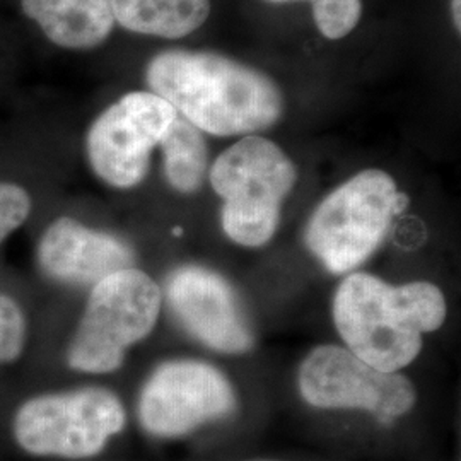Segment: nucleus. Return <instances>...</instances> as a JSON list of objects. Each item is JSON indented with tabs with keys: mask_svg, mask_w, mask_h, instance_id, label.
<instances>
[{
	"mask_svg": "<svg viewBox=\"0 0 461 461\" xmlns=\"http://www.w3.org/2000/svg\"><path fill=\"white\" fill-rule=\"evenodd\" d=\"M146 79L150 93L198 131L217 137L265 131L284 108L270 77L209 51H161L149 62Z\"/></svg>",
	"mask_w": 461,
	"mask_h": 461,
	"instance_id": "nucleus-1",
	"label": "nucleus"
},
{
	"mask_svg": "<svg viewBox=\"0 0 461 461\" xmlns=\"http://www.w3.org/2000/svg\"><path fill=\"white\" fill-rule=\"evenodd\" d=\"M161 289L139 268H125L95 284L67 364L79 373H113L127 350L146 339L161 312Z\"/></svg>",
	"mask_w": 461,
	"mask_h": 461,
	"instance_id": "nucleus-4",
	"label": "nucleus"
},
{
	"mask_svg": "<svg viewBox=\"0 0 461 461\" xmlns=\"http://www.w3.org/2000/svg\"><path fill=\"white\" fill-rule=\"evenodd\" d=\"M460 2L461 0H451V9H453V21L456 24V30L460 32Z\"/></svg>",
	"mask_w": 461,
	"mask_h": 461,
	"instance_id": "nucleus-18",
	"label": "nucleus"
},
{
	"mask_svg": "<svg viewBox=\"0 0 461 461\" xmlns=\"http://www.w3.org/2000/svg\"><path fill=\"white\" fill-rule=\"evenodd\" d=\"M403 205L405 197L388 173L366 169L316 207L306 245L330 272L347 274L373 255Z\"/></svg>",
	"mask_w": 461,
	"mask_h": 461,
	"instance_id": "nucleus-5",
	"label": "nucleus"
},
{
	"mask_svg": "<svg viewBox=\"0 0 461 461\" xmlns=\"http://www.w3.org/2000/svg\"><path fill=\"white\" fill-rule=\"evenodd\" d=\"M123 428L122 402L96 386L33 396L13 419V436L23 451L68 460L98 455Z\"/></svg>",
	"mask_w": 461,
	"mask_h": 461,
	"instance_id": "nucleus-6",
	"label": "nucleus"
},
{
	"mask_svg": "<svg viewBox=\"0 0 461 461\" xmlns=\"http://www.w3.org/2000/svg\"><path fill=\"white\" fill-rule=\"evenodd\" d=\"M28 339V321L14 297L0 294V364L16 363Z\"/></svg>",
	"mask_w": 461,
	"mask_h": 461,
	"instance_id": "nucleus-16",
	"label": "nucleus"
},
{
	"mask_svg": "<svg viewBox=\"0 0 461 461\" xmlns=\"http://www.w3.org/2000/svg\"><path fill=\"white\" fill-rule=\"evenodd\" d=\"M159 146L167 183L182 194L197 192L203 182L209 158L205 140L197 127L176 115Z\"/></svg>",
	"mask_w": 461,
	"mask_h": 461,
	"instance_id": "nucleus-14",
	"label": "nucleus"
},
{
	"mask_svg": "<svg viewBox=\"0 0 461 461\" xmlns=\"http://www.w3.org/2000/svg\"><path fill=\"white\" fill-rule=\"evenodd\" d=\"M445 318V296L429 282L395 287L352 274L333 299V321L348 350L384 373L412 363L422 348V333L439 329Z\"/></svg>",
	"mask_w": 461,
	"mask_h": 461,
	"instance_id": "nucleus-2",
	"label": "nucleus"
},
{
	"mask_svg": "<svg viewBox=\"0 0 461 461\" xmlns=\"http://www.w3.org/2000/svg\"><path fill=\"white\" fill-rule=\"evenodd\" d=\"M299 390L313 407L361 409L383 424H392L415 403V390L405 376L375 369L337 346L318 347L306 357Z\"/></svg>",
	"mask_w": 461,
	"mask_h": 461,
	"instance_id": "nucleus-8",
	"label": "nucleus"
},
{
	"mask_svg": "<svg viewBox=\"0 0 461 461\" xmlns=\"http://www.w3.org/2000/svg\"><path fill=\"white\" fill-rule=\"evenodd\" d=\"M36 257L45 276L70 285L96 284L133 264L132 248L125 241L72 217L50 224L40 238Z\"/></svg>",
	"mask_w": 461,
	"mask_h": 461,
	"instance_id": "nucleus-11",
	"label": "nucleus"
},
{
	"mask_svg": "<svg viewBox=\"0 0 461 461\" xmlns=\"http://www.w3.org/2000/svg\"><path fill=\"white\" fill-rule=\"evenodd\" d=\"M268 2H276V4H282V2H293V0H268Z\"/></svg>",
	"mask_w": 461,
	"mask_h": 461,
	"instance_id": "nucleus-19",
	"label": "nucleus"
},
{
	"mask_svg": "<svg viewBox=\"0 0 461 461\" xmlns=\"http://www.w3.org/2000/svg\"><path fill=\"white\" fill-rule=\"evenodd\" d=\"M32 209L33 202L23 186L0 182V243L28 221Z\"/></svg>",
	"mask_w": 461,
	"mask_h": 461,
	"instance_id": "nucleus-17",
	"label": "nucleus"
},
{
	"mask_svg": "<svg viewBox=\"0 0 461 461\" xmlns=\"http://www.w3.org/2000/svg\"><path fill=\"white\" fill-rule=\"evenodd\" d=\"M361 14V0H313L314 23L329 40H340L350 33Z\"/></svg>",
	"mask_w": 461,
	"mask_h": 461,
	"instance_id": "nucleus-15",
	"label": "nucleus"
},
{
	"mask_svg": "<svg viewBox=\"0 0 461 461\" xmlns=\"http://www.w3.org/2000/svg\"><path fill=\"white\" fill-rule=\"evenodd\" d=\"M115 23L132 33L176 40L198 30L211 13L209 0H110Z\"/></svg>",
	"mask_w": 461,
	"mask_h": 461,
	"instance_id": "nucleus-13",
	"label": "nucleus"
},
{
	"mask_svg": "<svg viewBox=\"0 0 461 461\" xmlns=\"http://www.w3.org/2000/svg\"><path fill=\"white\" fill-rule=\"evenodd\" d=\"M176 115L167 101L148 91H133L108 106L86 137L87 159L99 180L115 188L142 182L152 149Z\"/></svg>",
	"mask_w": 461,
	"mask_h": 461,
	"instance_id": "nucleus-7",
	"label": "nucleus"
},
{
	"mask_svg": "<svg viewBox=\"0 0 461 461\" xmlns=\"http://www.w3.org/2000/svg\"><path fill=\"white\" fill-rule=\"evenodd\" d=\"M21 7L62 49H95L115 28L110 0H21Z\"/></svg>",
	"mask_w": 461,
	"mask_h": 461,
	"instance_id": "nucleus-12",
	"label": "nucleus"
},
{
	"mask_svg": "<svg viewBox=\"0 0 461 461\" xmlns=\"http://www.w3.org/2000/svg\"><path fill=\"white\" fill-rule=\"evenodd\" d=\"M234 407V390L214 366L169 361L146 381L139 398V419L150 434L175 438L230 415Z\"/></svg>",
	"mask_w": 461,
	"mask_h": 461,
	"instance_id": "nucleus-9",
	"label": "nucleus"
},
{
	"mask_svg": "<svg viewBox=\"0 0 461 461\" xmlns=\"http://www.w3.org/2000/svg\"><path fill=\"white\" fill-rule=\"evenodd\" d=\"M167 303L183 327L202 344L240 354L253 346V333L232 287L209 268L186 265L166 284Z\"/></svg>",
	"mask_w": 461,
	"mask_h": 461,
	"instance_id": "nucleus-10",
	"label": "nucleus"
},
{
	"mask_svg": "<svg viewBox=\"0 0 461 461\" xmlns=\"http://www.w3.org/2000/svg\"><path fill=\"white\" fill-rule=\"evenodd\" d=\"M296 178L293 161L264 137L249 135L224 150L211 169V185L224 200V232L243 247L265 245L279 226L282 202Z\"/></svg>",
	"mask_w": 461,
	"mask_h": 461,
	"instance_id": "nucleus-3",
	"label": "nucleus"
}]
</instances>
